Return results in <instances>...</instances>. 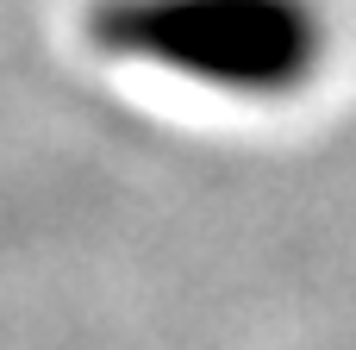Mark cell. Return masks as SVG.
Here are the masks:
<instances>
[{
  "mask_svg": "<svg viewBox=\"0 0 356 350\" xmlns=\"http://www.w3.org/2000/svg\"><path fill=\"white\" fill-rule=\"evenodd\" d=\"M88 38L238 100L300 94L332 50L319 0H94Z\"/></svg>",
  "mask_w": 356,
  "mask_h": 350,
  "instance_id": "obj_1",
  "label": "cell"
}]
</instances>
